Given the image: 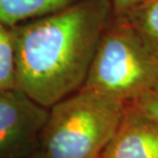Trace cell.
I'll return each instance as SVG.
<instances>
[{
    "mask_svg": "<svg viewBox=\"0 0 158 158\" xmlns=\"http://www.w3.org/2000/svg\"><path fill=\"white\" fill-rule=\"evenodd\" d=\"M158 87V62L125 17L113 15L81 88L127 104Z\"/></svg>",
    "mask_w": 158,
    "mask_h": 158,
    "instance_id": "cell-3",
    "label": "cell"
},
{
    "mask_svg": "<svg viewBox=\"0 0 158 158\" xmlns=\"http://www.w3.org/2000/svg\"><path fill=\"white\" fill-rule=\"evenodd\" d=\"M112 17L110 0H79L12 27L17 87L47 109L79 90Z\"/></svg>",
    "mask_w": 158,
    "mask_h": 158,
    "instance_id": "cell-1",
    "label": "cell"
},
{
    "mask_svg": "<svg viewBox=\"0 0 158 158\" xmlns=\"http://www.w3.org/2000/svg\"><path fill=\"white\" fill-rule=\"evenodd\" d=\"M123 17L158 62V0H146L128 10Z\"/></svg>",
    "mask_w": 158,
    "mask_h": 158,
    "instance_id": "cell-7",
    "label": "cell"
},
{
    "mask_svg": "<svg viewBox=\"0 0 158 158\" xmlns=\"http://www.w3.org/2000/svg\"><path fill=\"white\" fill-rule=\"evenodd\" d=\"M99 158H158V122L125 105L121 121Z\"/></svg>",
    "mask_w": 158,
    "mask_h": 158,
    "instance_id": "cell-5",
    "label": "cell"
},
{
    "mask_svg": "<svg viewBox=\"0 0 158 158\" xmlns=\"http://www.w3.org/2000/svg\"><path fill=\"white\" fill-rule=\"evenodd\" d=\"M144 1L146 0H110L113 15L115 17L123 15L131 8H134L135 6L141 4Z\"/></svg>",
    "mask_w": 158,
    "mask_h": 158,
    "instance_id": "cell-10",
    "label": "cell"
},
{
    "mask_svg": "<svg viewBox=\"0 0 158 158\" xmlns=\"http://www.w3.org/2000/svg\"><path fill=\"white\" fill-rule=\"evenodd\" d=\"M15 87L17 83L12 31L11 28L0 23V88Z\"/></svg>",
    "mask_w": 158,
    "mask_h": 158,
    "instance_id": "cell-8",
    "label": "cell"
},
{
    "mask_svg": "<svg viewBox=\"0 0 158 158\" xmlns=\"http://www.w3.org/2000/svg\"><path fill=\"white\" fill-rule=\"evenodd\" d=\"M48 109L19 88H0V158H27L39 151Z\"/></svg>",
    "mask_w": 158,
    "mask_h": 158,
    "instance_id": "cell-4",
    "label": "cell"
},
{
    "mask_svg": "<svg viewBox=\"0 0 158 158\" xmlns=\"http://www.w3.org/2000/svg\"><path fill=\"white\" fill-rule=\"evenodd\" d=\"M79 0H0V23L9 28L60 11Z\"/></svg>",
    "mask_w": 158,
    "mask_h": 158,
    "instance_id": "cell-6",
    "label": "cell"
},
{
    "mask_svg": "<svg viewBox=\"0 0 158 158\" xmlns=\"http://www.w3.org/2000/svg\"><path fill=\"white\" fill-rule=\"evenodd\" d=\"M126 104L80 88L48 108L39 151L45 158H99Z\"/></svg>",
    "mask_w": 158,
    "mask_h": 158,
    "instance_id": "cell-2",
    "label": "cell"
},
{
    "mask_svg": "<svg viewBox=\"0 0 158 158\" xmlns=\"http://www.w3.org/2000/svg\"><path fill=\"white\" fill-rule=\"evenodd\" d=\"M27 158H45V156H44L43 154L40 152V151H38V152L34 153L33 155H31V156L27 157Z\"/></svg>",
    "mask_w": 158,
    "mask_h": 158,
    "instance_id": "cell-11",
    "label": "cell"
},
{
    "mask_svg": "<svg viewBox=\"0 0 158 158\" xmlns=\"http://www.w3.org/2000/svg\"><path fill=\"white\" fill-rule=\"evenodd\" d=\"M126 105L158 122V87Z\"/></svg>",
    "mask_w": 158,
    "mask_h": 158,
    "instance_id": "cell-9",
    "label": "cell"
}]
</instances>
